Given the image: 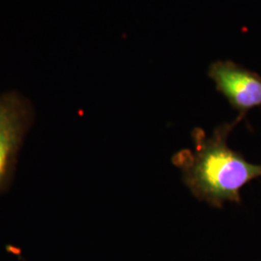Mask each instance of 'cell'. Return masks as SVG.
Wrapping results in <instances>:
<instances>
[{"label": "cell", "instance_id": "3", "mask_svg": "<svg viewBox=\"0 0 261 261\" xmlns=\"http://www.w3.org/2000/svg\"><path fill=\"white\" fill-rule=\"evenodd\" d=\"M216 89L231 108L239 112L241 121L247 113L261 107V76L230 60L213 62L208 70Z\"/></svg>", "mask_w": 261, "mask_h": 261}, {"label": "cell", "instance_id": "2", "mask_svg": "<svg viewBox=\"0 0 261 261\" xmlns=\"http://www.w3.org/2000/svg\"><path fill=\"white\" fill-rule=\"evenodd\" d=\"M33 117V107L25 96L15 90L0 95V195L13 179Z\"/></svg>", "mask_w": 261, "mask_h": 261}, {"label": "cell", "instance_id": "1", "mask_svg": "<svg viewBox=\"0 0 261 261\" xmlns=\"http://www.w3.org/2000/svg\"><path fill=\"white\" fill-rule=\"evenodd\" d=\"M239 122L236 118L218 126L209 138L196 128L192 133L194 149L180 150L171 159L191 193L216 208H222L225 201L241 203L243 187L261 177V165L248 162L227 144Z\"/></svg>", "mask_w": 261, "mask_h": 261}]
</instances>
